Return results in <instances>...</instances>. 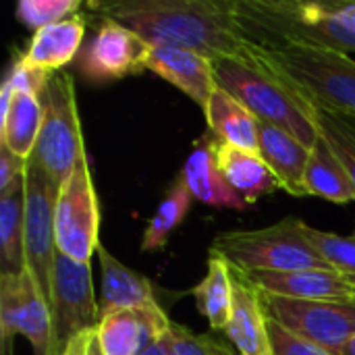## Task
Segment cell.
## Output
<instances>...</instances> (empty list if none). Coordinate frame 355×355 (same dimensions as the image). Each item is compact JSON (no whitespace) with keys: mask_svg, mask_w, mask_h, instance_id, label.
Listing matches in <instances>:
<instances>
[{"mask_svg":"<svg viewBox=\"0 0 355 355\" xmlns=\"http://www.w3.org/2000/svg\"><path fill=\"white\" fill-rule=\"evenodd\" d=\"M252 54L300 100L355 121V60L349 54L314 46L252 48Z\"/></svg>","mask_w":355,"mask_h":355,"instance_id":"obj_3","label":"cell"},{"mask_svg":"<svg viewBox=\"0 0 355 355\" xmlns=\"http://www.w3.org/2000/svg\"><path fill=\"white\" fill-rule=\"evenodd\" d=\"M235 15L252 48L314 46L355 52V2L235 0Z\"/></svg>","mask_w":355,"mask_h":355,"instance_id":"obj_2","label":"cell"},{"mask_svg":"<svg viewBox=\"0 0 355 355\" xmlns=\"http://www.w3.org/2000/svg\"><path fill=\"white\" fill-rule=\"evenodd\" d=\"M89 10L139 33L154 48H181L218 56H250L235 15V0H110Z\"/></svg>","mask_w":355,"mask_h":355,"instance_id":"obj_1","label":"cell"},{"mask_svg":"<svg viewBox=\"0 0 355 355\" xmlns=\"http://www.w3.org/2000/svg\"><path fill=\"white\" fill-rule=\"evenodd\" d=\"M168 354L171 355H237L214 335H200L187 327L171 324L168 333Z\"/></svg>","mask_w":355,"mask_h":355,"instance_id":"obj_31","label":"cell"},{"mask_svg":"<svg viewBox=\"0 0 355 355\" xmlns=\"http://www.w3.org/2000/svg\"><path fill=\"white\" fill-rule=\"evenodd\" d=\"M231 272L233 308L225 329L227 339L237 349V355H272L264 293L239 268L231 266Z\"/></svg>","mask_w":355,"mask_h":355,"instance_id":"obj_15","label":"cell"},{"mask_svg":"<svg viewBox=\"0 0 355 355\" xmlns=\"http://www.w3.org/2000/svg\"><path fill=\"white\" fill-rule=\"evenodd\" d=\"M56 196L58 187L31 156L25 171V270L50 300L56 248Z\"/></svg>","mask_w":355,"mask_h":355,"instance_id":"obj_8","label":"cell"},{"mask_svg":"<svg viewBox=\"0 0 355 355\" xmlns=\"http://www.w3.org/2000/svg\"><path fill=\"white\" fill-rule=\"evenodd\" d=\"M204 114L210 135L214 139L250 152L260 150V139H258L260 121L225 89L220 87L214 89V94L210 96L204 108Z\"/></svg>","mask_w":355,"mask_h":355,"instance_id":"obj_22","label":"cell"},{"mask_svg":"<svg viewBox=\"0 0 355 355\" xmlns=\"http://www.w3.org/2000/svg\"><path fill=\"white\" fill-rule=\"evenodd\" d=\"M306 108H308V114L312 116L318 133L331 144L335 154L345 164L355 189V121L349 116L324 110L310 102H306Z\"/></svg>","mask_w":355,"mask_h":355,"instance_id":"obj_28","label":"cell"},{"mask_svg":"<svg viewBox=\"0 0 355 355\" xmlns=\"http://www.w3.org/2000/svg\"><path fill=\"white\" fill-rule=\"evenodd\" d=\"M23 335L33 355H52L50 306L33 277L2 272L0 277V339L2 355H10L12 339Z\"/></svg>","mask_w":355,"mask_h":355,"instance_id":"obj_10","label":"cell"},{"mask_svg":"<svg viewBox=\"0 0 355 355\" xmlns=\"http://www.w3.org/2000/svg\"><path fill=\"white\" fill-rule=\"evenodd\" d=\"M264 306L272 320L333 355H341L355 333V302H302L264 295Z\"/></svg>","mask_w":355,"mask_h":355,"instance_id":"obj_11","label":"cell"},{"mask_svg":"<svg viewBox=\"0 0 355 355\" xmlns=\"http://www.w3.org/2000/svg\"><path fill=\"white\" fill-rule=\"evenodd\" d=\"M42 106L44 121L33 156L50 175L54 185L60 187L79 158L85 156L75 83L69 73L52 77L46 94L42 96Z\"/></svg>","mask_w":355,"mask_h":355,"instance_id":"obj_6","label":"cell"},{"mask_svg":"<svg viewBox=\"0 0 355 355\" xmlns=\"http://www.w3.org/2000/svg\"><path fill=\"white\" fill-rule=\"evenodd\" d=\"M100 243V208L85 154L58 187L56 248L75 262H89Z\"/></svg>","mask_w":355,"mask_h":355,"instance_id":"obj_9","label":"cell"},{"mask_svg":"<svg viewBox=\"0 0 355 355\" xmlns=\"http://www.w3.org/2000/svg\"><path fill=\"white\" fill-rule=\"evenodd\" d=\"M258 154L268 164L272 175L279 179L281 189L291 196H308L304 187L306 166L310 158V148H306L300 139L289 135L283 129H277L266 123H258Z\"/></svg>","mask_w":355,"mask_h":355,"instance_id":"obj_20","label":"cell"},{"mask_svg":"<svg viewBox=\"0 0 355 355\" xmlns=\"http://www.w3.org/2000/svg\"><path fill=\"white\" fill-rule=\"evenodd\" d=\"M81 8L79 0H21L15 6L17 19L33 31L64 21Z\"/></svg>","mask_w":355,"mask_h":355,"instance_id":"obj_30","label":"cell"},{"mask_svg":"<svg viewBox=\"0 0 355 355\" xmlns=\"http://www.w3.org/2000/svg\"><path fill=\"white\" fill-rule=\"evenodd\" d=\"M268 333H270V343H272V355H333L324 352L322 347L297 337L277 320L268 316Z\"/></svg>","mask_w":355,"mask_h":355,"instance_id":"obj_33","label":"cell"},{"mask_svg":"<svg viewBox=\"0 0 355 355\" xmlns=\"http://www.w3.org/2000/svg\"><path fill=\"white\" fill-rule=\"evenodd\" d=\"M341 355H355V333L352 335V339L345 343V347H343V352Z\"/></svg>","mask_w":355,"mask_h":355,"instance_id":"obj_38","label":"cell"},{"mask_svg":"<svg viewBox=\"0 0 355 355\" xmlns=\"http://www.w3.org/2000/svg\"><path fill=\"white\" fill-rule=\"evenodd\" d=\"M25 171H27V160H21L6 146L0 144V191H4L15 179L23 177Z\"/></svg>","mask_w":355,"mask_h":355,"instance_id":"obj_34","label":"cell"},{"mask_svg":"<svg viewBox=\"0 0 355 355\" xmlns=\"http://www.w3.org/2000/svg\"><path fill=\"white\" fill-rule=\"evenodd\" d=\"M210 144L218 171L245 204H256L258 198L281 189L279 179L272 175L258 152L235 148L214 137L210 139Z\"/></svg>","mask_w":355,"mask_h":355,"instance_id":"obj_18","label":"cell"},{"mask_svg":"<svg viewBox=\"0 0 355 355\" xmlns=\"http://www.w3.org/2000/svg\"><path fill=\"white\" fill-rule=\"evenodd\" d=\"M92 335H94V331H89V333H83V335H79L77 339H73V341L69 343V347L62 352V355H87Z\"/></svg>","mask_w":355,"mask_h":355,"instance_id":"obj_35","label":"cell"},{"mask_svg":"<svg viewBox=\"0 0 355 355\" xmlns=\"http://www.w3.org/2000/svg\"><path fill=\"white\" fill-rule=\"evenodd\" d=\"M304 187L308 196H316L333 204L355 202L352 177L341 158L335 154V150L322 135H318V141L310 150Z\"/></svg>","mask_w":355,"mask_h":355,"instance_id":"obj_24","label":"cell"},{"mask_svg":"<svg viewBox=\"0 0 355 355\" xmlns=\"http://www.w3.org/2000/svg\"><path fill=\"white\" fill-rule=\"evenodd\" d=\"M191 200H193V196H191L189 187L185 185L183 179H179L168 189V193L164 196V200L158 206L156 214L152 216V220L148 223V227L144 231V239H141V250L144 252H158L168 243L171 233L187 216Z\"/></svg>","mask_w":355,"mask_h":355,"instance_id":"obj_27","label":"cell"},{"mask_svg":"<svg viewBox=\"0 0 355 355\" xmlns=\"http://www.w3.org/2000/svg\"><path fill=\"white\" fill-rule=\"evenodd\" d=\"M87 355H106L104 354V349H102V345H100V341H98L96 331H94V335H92V339H89V349H87Z\"/></svg>","mask_w":355,"mask_h":355,"instance_id":"obj_37","label":"cell"},{"mask_svg":"<svg viewBox=\"0 0 355 355\" xmlns=\"http://www.w3.org/2000/svg\"><path fill=\"white\" fill-rule=\"evenodd\" d=\"M52 77H54L52 73L27 64L23 60V56H15V60L10 62V69L4 77V83L12 92H25V94H33V96L42 98L48 89Z\"/></svg>","mask_w":355,"mask_h":355,"instance_id":"obj_32","label":"cell"},{"mask_svg":"<svg viewBox=\"0 0 355 355\" xmlns=\"http://www.w3.org/2000/svg\"><path fill=\"white\" fill-rule=\"evenodd\" d=\"M193 297L210 329L225 333L233 308V272L225 258L210 252L208 270L204 279L193 287Z\"/></svg>","mask_w":355,"mask_h":355,"instance_id":"obj_26","label":"cell"},{"mask_svg":"<svg viewBox=\"0 0 355 355\" xmlns=\"http://www.w3.org/2000/svg\"><path fill=\"white\" fill-rule=\"evenodd\" d=\"M302 229L304 220L289 216L264 229L229 231L212 241L210 252L245 275L331 268L308 243Z\"/></svg>","mask_w":355,"mask_h":355,"instance_id":"obj_5","label":"cell"},{"mask_svg":"<svg viewBox=\"0 0 355 355\" xmlns=\"http://www.w3.org/2000/svg\"><path fill=\"white\" fill-rule=\"evenodd\" d=\"M148 71L166 79L171 85L189 96L196 104L206 108L216 89L212 60L193 50L181 48H154L148 56Z\"/></svg>","mask_w":355,"mask_h":355,"instance_id":"obj_16","label":"cell"},{"mask_svg":"<svg viewBox=\"0 0 355 355\" xmlns=\"http://www.w3.org/2000/svg\"><path fill=\"white\" fill-rule=\"evenodd\" d=\"M152 46L127 25L102 19L92 42L81 50L79 71L87 81H112L148 71Z\"/></svg>","mask_w":355,"mask_h":355,"instance_id":"obj_12","label":"cell"},{"mask_svg":"<svg viewBox=\"0 0 355 355\" xmlns=\"http://www.w3.org/2000/svg\"><path fill=\"white\" fill-rule=\"evenodd\" d=\"M171 324L160 306L119 310L100 318L96 335L106 355H144L171 333Z\"/></svg>","mask_w":355,"mask_h":355,"instance_id":"obj_13","label":"cell"},{"mask_svg":"<svg viewBox=\"0 0 355 355\" xmlns=\"http://www.w3.org/2000/svg\"><path fill=\"white\" fill-rule=\"evenodd\" d=\"M216 87L239 100L258 121L287 131L306 148L318 141V129L302 102L287 85L281 83L254 54L218 56L212 60Z\"/></svg>","mask_w":355,"mask_h":355,"instance_id":"obj_4","label":"cell"},{"mask_svg":"<svg viewBox=\"0 0 355 355\" xmlns=\"http://www.w3.org/2000/svg\"><path fill=\"white\" fill-rule=\"evenodd\" d=\"M48 306L52 320V355H62L73 339L96 331L100 324V304L94 295L92 264L75 262L58 252Z\"/></svg>","mask_w":355,"mask_h":355,"instance_id":"obj_7","label":"cell"},{"mask_svg":"<svg viewBox=\"0 0 355 355\" xmlns=\"http://www.w3.org/2000/svg\"><path fill=\"white\" fill-rule=\"evenodd\" d=\"M98 258L102 266V295H100V318L119 312V310H135V308H152L160 306L154 295V285L144 275L125 266L116 256H112L104 243L98 248Z\"/></svg>","mask_w":355,"mask_h":355,"instance_id":"obj_19","label":"cell"},{"mask_svg":"<svg viewBox=\"0 0 355 355\" xmlns=\"http://www.w3.org/2000/svg\"><path fill=\"white\" fill-rule=\"evenodd\" d=\"M44 106L42 98L25 92H12L6 83L0 89V144L21 160H29L35 152L42 131Z\"/></svg>","mask_w":355,"mask_h":355,"instance_id":"obj_17","label":"cell"},{"mask_svg":"<svg viewBox=\"0 0 355 355\" xmlns=\"http://www.w3.org/2000/svg\"><path fill=\"white\" fill-rule=\"evenodd\" d=\"M304 237L318 252V256L337 272L355 281V231L343 237L329 231H318L304 223Z\"/></svg>","mask_w":355,"mask_h":355,"instance_id":"obj_29","label":"cell"},{"mask_svg":"<svg viewBox=\"0 0 355 355\" xmlns=\"http://www.w3.org/2000/svg\"><path fill=\"white\" fill-rule=\"evenodd\" d=\"M181 179L189 187L193 200H200V202H204L208 206L233 208V210H241V208L248 206L231 189V185L227 183V179L218 171L210 139L196 146V150L189 154V158L183 164Z\"/></svg>","mask_w":355,"mask_h":355,"instance_id":"obj_23","label":"cell"},{"mask_svg":"<svg viewBox=\"0 0 355 355\" xmlns=\"http://www.w3.org/2000/svg\"><path fill=\"white\" fill-rule=\"evenodd\" d=\"M85 35V21L81 15H73L64 21L52 23L33 33L23 60L42 71L54 73L67 67L79 52Z\"/></svg>","mask_w":355,"mask_h":355,"instance_id":"obj_21","label":"cell"},{"mask_svg":"<svg viewBox=\"0 0 355 355\" xmlns=\"http://www.w3.org/2000/svg\"><path fill=\"white\" fill-rule=\"evenodd\" d=\"M250 281L272 297L302 302H355V281L331 268L250 272Z\"/></svg>","mask_w":355,"mask_h":355,"instance_id":"obj_14","label":"cell"},{"mask_svg":"<svg viewBox=\"0 0 355 355\" xmlns=\"http://www.w3.org/2000/svg\"><path fill=\"white\" fill-rule=\"evenodd\" d=\"M25 175L0 191V262L2 272L25 270Z\"/></svg>","mask_w":355,"mask_h":355,"instance_id":"obj_25","label":"cell"},{"mask_svg":"<svg viewBox=\"0 0 355 355\" xmlns=\"http://www.w3.org/2000/svg\"><path fill=\"white\" fill-rule=\"evenodd\" d=\"M144 355H171L168 354V335H166L160 343H156L152 349H148Z\"/></svg>","mask_w":355,"mask_h":355,"instance_id":"obj_36","label":"cell"}]
</instances>
